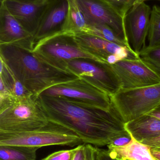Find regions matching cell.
Listing matches in <instances>:
<instances>
[{
	"label": "cell",
	"mask_w": 160,
	"mask_h": 160,
	"mask_svg": "<svg viewBox=\"0 0 160 160\" xmlns=\"http://www.w3.org/2000/svg\"><path fill=\"white\" fill-rule=\"evenodd\" d=\"M68 0H48L37 32L34 45L41 39L63 32L68 11Z\"/></svg>",
	"instance_id": "13"
},
{
	"label": "cell",
	"mask_w": 160,
	"mask_h": 160,
	"mask_svg": "<svg viewBox=\"0 0 160 160\" xmlns=\"http://www.w3.org/2000/svg\"><path fill=\"white\" fill-rule=\"evenodd\" d=\"M66 66L68 71L110 97L122 88L120 80L111 65L90 59H78L69 61Z\"/></svg>",
	"instance_id": "7"
},
{
	"label": "cell",
	"mask_w": 160,
	"mask_h": 160,
	"mask_svg": "<svg viewBox=\"0 0 160 160\" xmlns=\"http://www.w3.org/2000/svg\"><path fill=\"white\" fill-rule=\"evenodd\" d=\"M131 140V137H122L116 139L111 144L116 146H122L130 142Z\"/></svg>",
	"instance_id": "30"
},
{
	"label": "cell",
	"mask_w": 160,
	"mask_h": 160,
	"mask_svg": "<svg viewBox=\"0 0 160 160\" xmlns=\"http://www.w3.org/2000/svg\"><path fill=\"white\" fill-rule=\"evenodd\" d=\"M86 33L132 49L129 42L119 36L111 27L106 23L98 22H89L87 23Z\"/></svg>",
	"instance_id": "20"
},
{
	"label": "cell",
	"mask_w": 160,
	"mask_h": 160,
	"mask_svg": "<svg viewBox=\"0 0 160 160\" xmlns=\"http://www.w3.org/2000/svg\"><path fill=\"white\" fill-rule=\"evenodd\" d=\"M86 155L85 160H95L94 152L95 146L89 144H85Z\"/></svg>",
	"instance_id": "29"
},
{
	"label": "cell",
	"mask_w": 160,
	"mask_h": 160,
	"mask_svg": "<svg viewBox=\"0 0 160 160\" xmlns=\"http://www.w3.org/2000/svg\"><path fill=\"white\" fill-rule=\"evenodd\" d=\"M151 13L150 6L144 1L132 8L124 19L129 43L133 51L138 54L146 47Z\"/></svg>",
	"instance_id": "11"
},
{
	"label": "cell",
	"mask_w": 160,
	"mask_h": 160,
	"mask_svg": "<svg viewBox=\"0 0 160 160\" xmlns=\"http://www.w3.org/2000/svg\"><path fill=\"white\" fill-rule=\"evenodd\" d=\"M122 88L130 89L160 83V72L141 57L124 59L112 65Z\"/></svg>",
	"instance_id": "9"
},
{
	"label": "cell",
	"mask_w": 160,
	"mask_h": 160,
	"mask_svg": "<svg viewBox=\"0 0 160 160\" xmlns=\"http://www.w3.org/2000/svg\"><path fill=\"white\" fill-rule=\"evenodd\" d=\"M49 118L39 96H0V132L32 131L47 126Z\"/></svg>",
	"instance_id": "3"
},
{
	"label": "cell",
	"mask_w": 160,
	"mask_h": 160,
	"mask_svg": "<svg viewBox=\"0 0 160 160\" xmlns=\"http://www.w3.org/2000/svg\"><path fill=\"white\" fill-rule=\"evenodd\" d=\"M31 50L11 44H0V58L17 79L33 95L79 78L72 72L55 67Z\"/></svg>",
	"instance_id": "2"
},
{
	"label": "cell",
	"mask_w": 160,
	"mask_h": 160,
	"mask_svg": "<svg viewBox=\"0 0 160 160\" xmlns=\"http://www.w3.org/2000/svg\"><path fill=\"white\" fill-rule=\"evenodd\" d=\"M77 2L87 23L95 22L106 23L129 42L124 18L108 4L102 0H77Z\"/></svg>",
	"instance_id": "12"
},
{
	"label": "cell",
	"mask_w": 160,
	"mask_h": 160,
	"mask_svg": "<svg viewBox=\"0 0 160 160\" xmlns=\"http://www.w3.org/2000/svg\"><path fill=\"white\" fill-rule=\"evenodd\" d=\"M112 107L126 123L153 111L160 103V83L138 88H121L110 97Z\"/></svg>",
	"instance_id": "6"
},
{
	"label": "cell",
	"mask_w": 160,
	"mask_h": 160,
	"mask_svg": "<svg viewBox=\"0 0 160 160\" xmlns=\"http://www.w3.org/2000/svg\"><path fill=\"white\" fill-rule=\"evenodd\" d=\"M40 95L64 98L105 110L112 108L110 96L81 78L51 87Z\"/></svg>",
	"instance_id": "8"
},
{
	"label": "cell",
	"mask_w": 160,
	"mask_h": 160,
	"mask_svg": "<svg viewBox=\"0 0 160 160\" xmlns=\"http://www.w3.org/2000/svg\"><path fill=\"white\" fill-rule=\"evenodd\" d=\"M49 120L74 132L84 144L103 147L131 137L113 108L105 110L66 99L39 95Z\"/></svg>",
	"instance_id": "1"
},
{
	"label": "cell",
	"mask_w": 160,
	"mask_h": 160,
	"mask_svg": "<svg viewBox=\"0 0 160 160\" xmlns=\"http://www.w3.org/2000/svg\"><path fill=\"white\" fill-rule=\"evenodd\" d=\"M79 45L100 61L108 64H114L124 59L140 58L133 50L86 33L74 35Z\"/></svg>",
	"instance_id": "10"
},
{
	"label": "cell",
	"mask_w": 160,
	"mask_h": 160,
	"mask_svg": "<svg viewBox=\"0 0 160 160\" xmlns=\"http://www.w3.org/2000/svg\"></svg>",
	"instance_id": "34"
},
{
	"label": "cell",
	"mask_w": 160,
	"mask_h": 160,
	"mask_svg": "<svg viewBox=\"0 0 160 160\" xmlns=\"http://www.w3.org/2000/svg\"><path fill=\"white\" fill-rule=\"evenodd\" d=\"M85 144H83L74 148V152L71 160H85Z\"/></svg>",
	"instance_id": "26"
},
{
	"label": "cell",
	"mask_w": 160,
	"mask_h": 160,
	"mask_svg": "<svg viewBox=\"0 0 160 160\" xmlns=\"http://www.w3.org/2000/svg\"><path fill=\"white\" fill-rule=\"evenodd\" d=\"M151 153L154 158L157 160H160V151H156V150H151Z\"/></svg>",
	"instance_id": "33"
},
{
	"label": "cell",
	"mask_w": 160,
	"mask_h": 160,
	"mask_svg": "<svg viewBox=\"0 0 160 160\" xmlns=\"http://www.w3.org/2000/svg\"><path fill=\"white\" fill-rule=\"evenodd\" d=\"M0 44H11L33 50L34 37L26 31L3 3L0 7Z\"/></svg>",
	"instance_id": "14"
},
{
	"label": "cell",
	"mask_w": 160,
	"mask_h": 160,
	"mask_svg": "<svg viewBox=\"0 0 160 160\" xmlns=\"http://www.w3.org/2000/svg\"><path fill=\"white\" fill-rule=\"evenodd\" d=\"M32 51L48 63L67 71L66 63L70 60L86 59L102 62L83 48L74 35L64 32L39 40Z\"/></svg>",
	"instance_id": "5"
},
{
	"label": "cell",
	"mask_w": 160,
	"mask_h": 160,
	"mask_svg": "<svg viewBox=\"0 0 160 160\" xmlns=\"http://www.w3.org/2000/svg\"><path fill=\"white\" fill-rule=\"evenodd\" d=\"M148 114L160 119V103L153 111Z\"/></svg>",
	"instance_id": "32"
},
{
	"label": "cell",
	"mask_w": 160,
	"mask_h": 160,
	"mask_svg": "<svg viewBox=\"0 0 160 160\" xmlns=\"http://www.w3.org/2000/svg\"><path fill=\"white\" fill-rule=\"evenodd\" d=\"M68 11L63 28L64 32L73 35L86 33L87 23L77 0H68Z\"/></svg>",
	"instance_id": "18"
},
{
	"label": "cell",
	"mask_w": 160,
	"mask_h": 160,
	"mask_svg": "<svg viewBox=\"0 0 160 160\" xmlns=\"http://www.w3.org/2000/svg\"><path fill=\"white\" fill-rule=\"evenodd\" d=\"M124 19L130 9L138 3L146 0H102Z\"/></svg>",
	"instance_id": "24"
},
{
	"label": "cell",
	"mask_w": 160,
	"mask_h": 160,
	"mask_svg": "<svg viewBox=\"0 0 160 160\" xmlns=\"http://www.w3.org/2000/svg\"><path fill=\"white\" fill-rule=\"evenodd\" d=\"M142 143L149 146L151 150L160 151V136L154 139L147 140Z\"/></svg>",
	"instance_id": "28"
},
{
	"label": "cell",
	"mask_w": 160,
	"mask_h": 160,
	"mask_svg": "<svg viewBox=\"0 0 160 160\" xmlns=\"http://www.w3.org/2000/svg\"><path fill=\"white\" fill-rule=\"evenodd\" d=\"M139 55L160 72V45L146 47L140 52Z\"/></svg>",
	"instance_id": "23"
},
{
	"label": "cell",
	"mask_w": 160,
	"mask_h": 160,
	"mask_svg": "<svg viewBox=\"0 0 160 160\" xmlns=\"http://www.w3.org/2000/svg\"><path fill=\"white\" fill-rule=\"evenodd\" d=\"M74 148L56 151L41 160H71Z\"/></svg>",
	"instance_id": "25"
},
{
	"label": "cell",
	"mask_w": 160,
	"mask_h": 160,
	"mask_svg": "<svg viewBox=\"0 0 160 160\" xmlns=\"http://www.w3.org/2000/svg\"><path fill=\"white\" fill-rule=\"evenodd\" d=\"M4 1H10L18 2L30 4H44L48 0H1V2Z\"/></svg>",
	"instance_id": "31"
},
{
	"label": "cell",
	"mask_w": 160,
	"mask_h": 160,
	"mask_svg": "<svg viewBox=\"0 0 160 160\" xmlns=\"http://www.w3.org/2000/svg\"><path fill=\"white\" fill-rule=\"evenodd\" d=\"M148 38L149 47L160 45V7L157 5L151 10Z\"/></svg>",
	"instance_id": "22"
},
{
	"label": "cell",
	"mask_w": 160,
	"mask_h": 160,
	"mask_svg": "<svg viewBox=\"0 0 160 160\" xmlns=\"http://www.w3.org/2000/svg\"><path fill=\"white\" fill-rule=\"evenodd\" d=\"M0 63V81L3 82L12 96L16 98H23L33 95L16 78L1 58Z\"/></svg>",
	"instance_id": "19"
},
{
	"label": "cell",
	"mask_w": 160,
	"mask_h": 160,
	"mask_svg": "<svg viewBox=\"0 0 160 160\" xmlns=\"http://www.w3.org/2000/svg\"><path fill=\"white\" fill-rule=\"evenodd\" d=\"M83 142L74 132L50 120L45 127L32 131L0 132V146H20L40 148L51 146L74 147Z\"/></svg>",
	"instance_id": "4"
},
{
	"label": "cell",
	"mask_w": 160,
	"mask_h": 160,
	"mask_svg": "<svg viewBox=\"0 0 160 160\" xmlns=\"http://www.w3.org/2000/svg\"><path fill=\"white\" fill-rule=\"evenodd\" d=\"M38 148L0 146V160H35Z\"/></svg>",
	"instance_id": "21"
},
{
	"label": "cell",
	"mask_w": 160,
	"mask_h": 160,
	"mask_svg": "<svg viewBox=\"0 0 160 160\" xmlns=\"http://www.w3.org/2000/svg\"><path fill=\"white\" fill-rule=\"evenodd\" d=\"M107 147L110 157L117 160H157L152 155L149 146L132 137L130 142L125 145L110 144Z\"/></svg>",
	"instance_id": "17"
},
{
	"label": "cell",
	"mask_w": 160,
	"mask_h": 160,
	"mask_svg": "<svg viewBox=\"0 0 160 160\" xmlns=\"http://www.w3.org/2000/svg\"><path fill=\"white\" fill-rule=\"evenodd\" d=\"M47 2L44 4H30L4 1L1 3H3L22 27L34 37L38 29Z\"/></svg>",
	"instance_id": "15"
},
{
	"label": "cell",
	"mask_w": 160,
	"mask_h": 160,
	"mask_svg": "<svg viewBox=\"0 0 160 160\" xmlns=\"http://www.w3.org/2000/svg\"><path fill=\"white\" fill-rule=\"evenodd\" d=\"M95 160H117L110 157L108 150L95 146L94 152Z\"/></svg>",
	"instance_id": "27"
},
{
	"label": "cell",
	"mask_w": 160,
	"mask_h": 160,
	"mask_svg": "<svg viewBox=\"0 0 160 160\" xmlns=\"http://www.w3.org/2000/svg\"><path fill=\"white\" fill-rule=\"evenodd\" d=\"M125 127L130 136L140 142L160 136V119L148 114L126 122Z\"/></svg>",
	"instance_id": "16"
}]
</instances>
